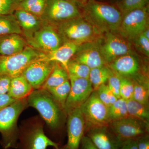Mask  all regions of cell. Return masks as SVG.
<instances>
[{"label":"cell","instance_id":"obj_40","mask_svg":"<svg viewBox=\"0 0 149 149\" xmlns=\"http://www.w3.org/2000/svg\"><path fill=\"white\" fill-rule=\"evenodd\" d=\"M16 101L10 97L8 94L0 95V110Z\"/></svg>","mask_w":149,"mask_h":149},{"label":"cell","instance_id":"obj_7","mask_svg":"<svg viewBox=\"0 0 149 149\" xmlns=\"http://www.w3.org/2000/svg\"><path fill=\"white\" fill-rule=\"evenodd\" d=\"M148 6L131 11L123 16L117 33L128 41H133L149 27Z\"/></svg>","mask_w":149,"mask_h":149},{"label":"cell","instance_id":"obj_11","mask_svg":"<svg viewBox=\"0 0 149 149\" xmlns=\"http://www.w3.org/2000/svg\"><path fill=\"white\" fill-rule=\"evenodd\" d=\"M69 79L70 90L64 108L67 114L82 106L94 91L89 79L77 78L69 75Z\"/></svg>","mask_w":149,"mask_h":149},{"label":"cell","instance_id":"obj_16","mask_svg":"<svg viewBox=\"0 0 149 149\" xmlns=\"http://www.w3.org/2000/svg\"><path fill=\"white\" fill-rule=\"evenodd\" d=\"M19 149H47L52 146L59 147L58 144L51 140L45 133L42 127H36L20 136Z\"/></svg>","mask_w":149,"mask_h":149},{"label":"cell","instance_id":"obj_28","mask_svg":"<svg viewBox=\"0 0 149 149\" xmlns=\"http://www.w3.org/2000/svg\"><path fill=\"white\" fill-rule=\"evenodd\" d=\"M128 116L126 100L121 98L118 99L108 108L109 123L124 118Z\"/></svg>","mask_w":149,"mask_h":149},{"label":"cell","instance_id":"obj_22","mask_svg":"<svg viewBox=\"0 0 149 149\" xmlns=\"http://www.w3.org/2000/svg\"><path fill=\"white\" fill-rule=\"evenodd\" d=\"M34 89L22 74L12 77L8 94L17 100L26 98Z\"/></svg>","mask_w":149,"mask_h":149},{"label":"cell","instance_id":"obj_17","mask_svg":"<svg viewBox=\"0 0 149 149\" xmlns=\"http://www.w3.org/2000/svg\"><path fill=\"white\" fill-rule=\"evenodd\" d=\"M86 136L98 149H118L122 143L107 126L89 129Z\"/></svg>","mask_w":149,"mask_h":149},{"label":"cell","instance_id":"obj_26","mask_svg":"<svg viewBox=\"0 0 149 149\" xmlns=\"http://www.w3.org/2000/svg\"><path fill=\"white\" fill-rule=\"evenodd\" d=\"M111 71V69L109 67L105 65L91 70L89 79L94 91H96L100 86L107 82Z\"/></svg>","mask_w":149,"mask_h":149},{"label":"cell","instance_id":"obj_5","mask_svg":"<svg viewBox=\"0 0 149 149\" xmlns=\"http://www.w3.org/2000/svg\"><path fill=\"white\" fill-rule=\"evenodd\" d=\"M44 54L28 45L19 53L10 56H0V76L12 78L21 75L29 64L42 58Z\"/></svg>","mask_w":149,"mask_h":149},{"label":"cell","instance_id":"obj_2","mask_svg":"<svg viewBox=\"0 0 149 149\" xmlns=\"http://www.w3.org/2000/svg\"><path fill=\"white\" fill-rule=\"evenodd\" d=\"M27 101L28 106L39 112L51 129L55 130L59 128L61 109H63L47 90L41 88L33 90L27 97Z\"/></svg>","mask_w":149,"mask_h":149},{"label":"cell","instance_id":"obj_32","mask_svg":"<svg viewBox=\"0 0 149 149\" xmlns=\"http://www.w3.org/2000/svg\"><path fill=\"white\" fill-rule=\"evenodd\" d=\"M149 0H121L117 5L123 16L134 10L148 6Z\"/></svg>","mask_w":149,"mask_h":149},{"label":"cell","instance_id":"obj_9","mask_svg":"<svg viewBox=\"0 0 149 149\" xmlns=\"http://www.w3.org/2000/svg\"><path fill=\"white\" fill-rule=\"evenodd\" d=\"M111 130L121 143L148 133L149 123L128 116L109 123Z\"/></svg>","mask_w":149,"mask_h":149},{"label":"cell","instance_id":"obj_12","mask_svg":"<svg viewBox=\"0 0 149 149\" xmlns=\"http://www.w3.org/2000/svg\"><path fill=\"white\" fill-rule=\"evenodd\" d=\"M103 43L100 41V49L106 63H110L121 56L132 54L130 43L116 33L105 34Z\"/></svg>","mask_w":149,"mask_h":149},{"label":"cell","instance_id":"obj_38","mask_svg":"<svg viewBox=\"0 0 149 149\" xmlns=\"http://www.w3.org/2000/svg\"><path fill=\"white\" fill-rule=\"evenodd\" d=\"M11 78L8 76H0V95L8 94Z\"/></svg>","mask_w":149,"mask_h":149},{"label":"cell","instance_id":"obj_1","mask_svg":"<svg viewBox=\"0 0 149 149\" xmlns=\"http://www.w3.org/2000/svg\"><path fill=\"white\" fill-rule=\"evenodd\" d=\"M82 8V16L99 34L117 33L123 18L122 14L118 9L96 0H88Z\"/></svg>","mask_w":149,"mask_h":149},{"label":"cell","instance_id":"obj_34","mask_svg":"<svg viewBox=\"0 0 149 149\" xmlns=\"http://www.w3.org/2000/svg\"><path fill=\"white\" fill-rule=\"evenodd\" d=\"M120 77L119 93L120 97L126 101L133 99L134 88L132 80L128 79V77L120 75Z\"/></svg>","mask_w":149,"mask_h":149},{"label":"cell","instance_id":"obj_8","mask_svg":"<svg viewBox=\"0 0 149 149\" xmlns=\"http://www.w3.org/2000/svg\"><path fill=\"white\" fill-rule=\"evenodd\" d=\"M85 122V129L108 126L109 123L108 107L99 98L94 91L81 106Z\"/></svg>","mask_w":149,"mask_h":149},{"label":"cell","instance_id":"obj_24","mask_svg":"<svg viewBox=\"0 0 149 149\" xmlns=\"http://www.w3.org/2000/svg\"><path fill=\"white\" fill-rule=\"evenodd\" d=\"M17 34L22 35V31L15 16L13 14L0 15V36Z\"/></svg>","mask_w":149,"mask_h":149},{"label":"cell","instance_id":"obj_13","mask_svg":"<svg viewBox=\"0 0 149 149\" xmlns=\"http://www.w3.org/2000/svg\"><path fill=\"white\" fill-rule=\"evenodd\" d=\"M55 63L43 58L38 59L29 64L22 75L34 90L40 89L52 71Z\"/></svg>","mask_w":149,"mask_h":149},{"label":"cell","instance_id":"obj_6","mask_svg":"<svg viewBox=\"0 0 149 149\" xmlns=\"http://www.w3.org/2000/svg\"><path fill=\"white\" fill-rule=\"evenodd\" d=\"M81 15L79 8L69 0H46L41 18L44 22L56 26Z\"/></svg>","mask_w":149,"mask_h":149},{"label":"cell","instance_id":"obj_33","mask_svg":"<svg viewBox=\"0 0 149 149\" xmlns=\"http://www.w3.org/2000/svg\"><path fill=\"white\" fill-rule=\"evenodd\" d=\"M95 91L100 100L108 108L117 100V97L106 84L101 85Z\"/></svg>","mask_w":149,"mask_h":149},{"label":"cell","instance_id":"obj_20","mask_svg":"<svg viewBox=\"0 0 149 149\" xmlns=\"http://www.w3.org/2000/svg\"><path fill=\"white\" fill-rule=\"evenodd\" d=\"M80 45L69 42L63 43L54 51L45 54L42 58L49 61L58 63L67 70L68 63L77 52Z\"/></svg>","mask_w":149,"mask_h":149},{"label":"cell","instance_id":"obj_25","mask_svg":"<svg viewBox=\"0 0 149 149\" xmlns=\"http://www.w3.org/2000/svg\"><path fill=\"white\" fill-rule=\"evenodd\" d=\"M128 116L149 122L148 106L136 101L133 99L126 101Z\"/></svg>","mask_w":149,"mask_h":149},{"label":"cell","instance_id":"obj_27","mask_svg":"<svg viewBox=\"0 0 149 149\" xmlns=\"http://www.w3.org/2000/svg\"><path fill=\"white\" fill-rule=\"evenodd\" d=\"M133 84V99L146 105L148 106L149 99V83L148 80H135Z\"/></svg>","mask_w":149,"mask_h":149},{"label":"cell","instance_id":"obj_3","mask_svg":"<svg viewBox=\"0 0 149 149\" xmlns=\"http://www.w3.org/2000/svg\"><path fill=\"white\" fill-rule=\"evenodd\" d=\"M27 105L26 98L17 100L0 110V132L2 135L4 149L17 147V121L19 115Z\"/></svg>","mask_w":149,"mask_h":149},{"label":"cell","instance_id":"obj_37","mask_svg":"<svg viewBox=\"0 0 149 149\" xmlns=\"http://www.w3.org/2000/svg\"><path fill=\"white\" fill-rule=\"evenodd\" d=\"M135 47L141 53L149 56V40L144 37L143 34L139 35L133 40Z\"/></svg>","mask_w":149,"mask_h":149},{"label":"cell","instance_id":"obj_35","mask_svg":"<svg viewBox=\"0 0 149 149\" xmlns=\"http://www.w3.org/2000/svg\"><path fill=\"white\" fill-rule=\"evenodd\" d=\"M20 3V0H0V15L13 14Z\"/></svg>","mask_w":149,"mask_h":149},{"label":"cell","instance_id":"obj_18","mask_svg":"<svg viewBox=\"0 0 149 149\" xmlns=\"http://www.w3.org/2000/svg\"><path fill=\"white\" fill-rule=\"evenodd\" d=\"M22 31V35L26 41L30 40L43 24V20L39 17L17 8L13 13Z\"/></svg>","mask_w":149,"mask_h":149},{"label":"cell","instance_id":"obj_23","mask_svg":"<svg viewBox=\"0 0 149 149\" xmlns=\"http://www.w3.org/2000/svg\"><path fill=\"white\" fill-rule=\"evenodd\" d=\"M68 80L69 75L67 70L61 64L56 62L52 71L41 88L47 90L58 86Z\"/></svg>","mask_w":149,"mask_h":149},{"label":"cell","instance_id":"obj_30","mask_svg":"<svg viewBox=\"0 0 149 149\" xmlns=\"http://www.w3.org/2000/svg\"><path fill=\"white\" fill-rule=\"evenodd\" d=\"M46 2V0H24L19 3L18 8L41 18L45 10Z\"/></svg>","mask_w":149,"mask_h":149},{"label":"cell","instance_id":"obj_31","mask_svg":"<svg viewBox=\"0 0 149 149\" xmlns=\"http://www.w3.org/2000/svg\"><path fill=\"white\" fill-rule=\"evenodd\" d=\"M91 69L85 65L80 63L71 59L68 64V75L77 78L89 79Z\"/></svg>","mask_w":149,"mask_h":149},{"label":"cell","instance_id":"obj_42","mask_svg":"<svg viewBox=\"0 0 149 149\" xmlns=\"http://www.w3.org/2000/svg\"><path fill=\"white\" fill-rule=\"evenodd\" d=\"M118 149H138L136 139L123 142Z\"/></svg>","mask_w":149,"mask_h":149},{"label":"cell","instance_id":"obj_21","mask_svg":"<svg viewBox=\"0 0 149 149\" xmlns=\"http://www.w3.org/2000/svg\"><path fill=\"white\" fill-rule=\"evenodd\" d=\"M28 45L27 41L21 35L12 34L0 36V56L19 53Z\"/></svg>","mask_w":149,"mask_h":149},{"label":"cell","instance_id":"obj_14","mask_svg":"<svg viewBox=\"0 0 149 149\" xmlns=\"http://www.w3.org/2000/svg\"><path fill=\"white\" fill-rule=\"evenodd\" d=\"M68 141L62 149H79L85 130V122L81 107L68 114Z\"/></svg>","mask_w":149,"mask_h":149},{"label":"cell","instance_id":"obj_29","mask_svg":"<svg viewBox=\"0 0 149 149\" xmlns=\"http://www.w3.org/2000/svg\"><path fill=\"white\" fill-rule=\"evenodd\" d=\"M47 90L64 110L65 102L70 90L69 79L58 86Z\"/></svg>","mask_w":149,"mask_h":149},{"label":"cell","instance_id":"obj_15","mask_svg":"<svg viewBox=\"0 0 149 149\" xmlns=\"http://www.w3.org/2000/svg\"><path fill=\"white\" fill-rule=\"evenodd\" d=\"M72 59L91 69L104 66L106 63L100 51V42L94 41L80 45Z\"/></svg>","mask_w":149,"mask_h":149},{"label":"cell","instance_id":"obj_43","mask_svg":"<svg viewBox=\"0 0 149 149\" xmlns=\"http://www.w3.org/2000/svg\"><path fill=\"white\" fill-rule=\"evenodd\" d=\"M69 1L74 3L78 7L82 8L87 3L88 0H69Z\"/></svg>","mask_w":149,"mask_h":149},{"label":"cell","instance_id":"obj_45","mask_svg":"<svg viewBox=\"0 0 149 149\" xmlns=\"http://www.w3.org/2000/svg\"><path fill=\"white\" fill-rule=\"evenodd\" d=\"M55 149H62V148H59V147H58V148H55Z\"/></svg>","mask_w":149,"mask_h":149},{"label":"cell","instance_id":"obj_36","mask_svg":"<svg viewBox=\"0 0 149 149\" xmlns=\"http://www.w3.org/2000/svg\"><path fill=\"white\" fill-rule=\"evenodd\" d=\"M108 87L118 99L120 98L119 90L120 86V77L119 74L111 70L108 80Z\"/></svg>","mask_w":149,"mask_h":149},{"label":"cell","instance_id":"obj_41","mask_svg":"<svg viewBox=\"0 0 149 149\" xmlns=\"http://www.w3.org/2000/svg\"><path fill=\"white\" fill-rule=\"evenodd\" d=\"M82 149H98L87 136H84L81 141Z\"/></svg>","mask_w":149,"mask_h":149},{"label":"cell","instance_id":"obj_10","mask_svg":"<svg viewBox=\"0 0 149 149\" xmlns=\"http://www.w3.org/2000/svg\"><path fill=\"white\" fill-rule=\"evenodd\" d=\"M27 42L28 45L44 54L54 51L63 44L55 26L44 22L40 29Z\"/></svg>","mask_w":149,"mask_h":149},{"label":"cell","instance_id":"obj_46","mask_svg":"<svg viewBox=\"0 0 149 149\" xmlns=\"http://www.w3.org/2000/svg\"><path fill=\"white\" fill-rule=\"evenodd\" d=\"M20 2L22 1H24V0H20Z\"/></svg>","mask_w":149,"mask_h":149},{"label":"cell","instance_id":"obj_39","mask_svg":"<svg viewBox=\"0 0 149 149\" xmlns=\"http://www.w3.org/2000/svg\"><path fill=\"white\" fill-rule=\"evenodd\" d=\"M136 139L138 149H149V136L148 133Z\"/></svg>","mask_w":149,"mask_h":149},{"label":"cell","instance_id":"obj_19","mask_svg":"<svg viewBox=\"0 0 149 149\" xmlns=\"http://www.w3.org/2000/svg\"><path fill=\"white\" fill-rule=\"evenodd\" d=\"M109 67L120 76L126 77L136 75L139 69V63L132 54L119 57L109 63Z\"/></svg>","mask_w":149,"mask_h":149},{"label":"cell","instance_id":"obj_44","mask_svg":"<svg viewBox=\"0 0 149 149\" xmlns=\"http://www.w3.org/2000/svg\"><path fill=\"white\" fill-rule=\"evenodd\" d=\"M144 37H146L147 39L149 40V27L147 28L146 30H144L143 32L142 33Z\"/></svg>","mask_w":149,"mask_h":149},{"label":"cell","instance_id":"obj_4","mask_svg":"<svg viewBox=\"0 0 149 149\" xmlns=\"http://www.w3.org/2000/svg\"><path fill=\"white\" fill-rule=\"evenodd\" d=\"M55 27L63 43L81 45L94 41L96 35L99 34L82 15L63 22Z\"/></svg>","mask_w":149,"mask_h":149}]
</instances>
